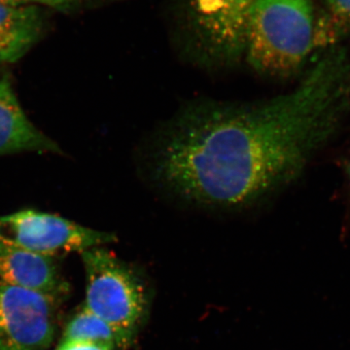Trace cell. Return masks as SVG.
I'll use <instances>...</instances> for the list:
<instances>
[{"label": "cell", "instance_id": "5b68a950", "mask_svg": "<svg viewBox=\"0 0 350 350\" xmlns=\"http://www.w3.org/2000/svg\"><path fill=\"white\" fill-rule=\"evenodd\" d=\"M256 0H191L192 46L199 63L228 68L244 57Z\"/></svg>", "mask_w": 350, "mask_h": 350}, {"label": "cell", "instance_id": "ba28073f", "mask_svg": "<svg viewBox=\"0 0 350 350\" xmlns=\"http://www.w3.org/2000/svg\"><path fill=\"white\" fill-rule=\"evenodd\" d=\"M21 152L62 154L61 147L27 118L4 75L0 77V156Z\"/></svg>", "mask_w": 350, "mask_h": 350}, {"label": "cell", "instance_id": "6da1fadb", "mask_svg": "<svg viewBox=\"0 0 350 350\" xmlns=\"http://www.w3.org/2000/svg\"><path fill=\"white\" fill-rule=\"evenodd\" d=\"M349 66L331 49L291 93L257 103L195 101L150 140L151 183L179 202L241 211L296 178L335 131Z\"/></svg>", "mask_w": 350, "mask_h": 350}, {"label": "cell", "instance_id": "4fadbf2b", "mask_svg": "<svg viewBox=\"0 0 350 350\" xmlns=\"http://www.w3.org/2000/svg\"><path fill=\"white\" fill-rule=\"evenodd\" d=\"M79 0H27V2H36L42 5L52 7V8L64 9L72 5Z\"/></svg>", "mask_w": 350, "mask_h": 350}, {"label": "cell", "instance_id": "8fae6325", "mask_svg": "<svg viewBox=\"0 0 350 350\" xmlns=\"http://www.w3.org/2000/svg\"><path fill=\"white\" fill-rule=\"evenodd\" d=\"M350 36V0H324V11L317 18V45L334 47Z\"/></svg>", "mask_w": 350, "mask_h": 350}, {"label": "cell", "instance_id": "9a60e30c", "mask_svg": "<svg viewBox=\"0 0 350 350\" xmlns=\"http://www.w3.org/2000/svg\"><path fill=\"white\" fill-rule=\"evenodd\" d=\"M347 174H349V182H350V163L349 165V169H347Z\"/></svg>", "mask_w": 350, "mask_h": 350}, {"label": "cell", "instance_id": "7c38bea8", "mask_svg": "<svg viewBox=\"0 0 350 350\" xmlns=\"http://www.w3.org/2000/svg\"><path fill=\"white\" fill-rule=\"evenodd\" d=\"M57 350H118L111 345L86 342V340H62Z\"/></svg>", "mask_w": 350, "mask_h": 350}, {"label": "cell", "instance_id": "277c9868", "mask_svg": "<svg viewBox=\"0 0 350 350\" xmlns=\"http://www.w3.org/2000/svg\"><path fill=\"white\" fill-rule=\"evenodd\" d=\"M111 232L96 231L34 209L0 216V243L54 258L115 243Z\"/></svg>", "mask_w": 350, "mask_h": 350}, {"label": "cell", "instance_id": "3957f363", "mask_svg": "<svg viewBox=\"0 0 350 350\" xmlns=\"http://www.w3.org/2000/svg\"><path fill=\"white\" fill-rule=\"evenodd\" d=\"M86 273L85 308L115 329L129 347L147 310V294L130 267L105 246L81 253Z\"/></svg>", "mask_w": 350, "mask_h": 350}, {"label": "cell", "instance_id": "8992f818", "mask_svg": "<svg viewBox=\"0 0 350 350\" xmlns=\"http://www.w3.org/2000/svg\"><path fill=\"white\" fill-rule=\"evenodd\" d=\"M59 301L21 288L0 286V350H45L57 333Z\"/></svg>", "mask_w": 350, "mask_h": 350}, {"label": "cell", "instance_id": "7a4b0ae2", "mask_svg": "<svg viewBox=\"0 0 350 350\" xmlns=\"http://www.w3.org/2000/svg\"><path fill=\"white\" fill-rule=\"evenodd\" d=\"M317 50L312 0H256L251 11L244 59L258 75L288 78Z\"/></svg>", "mask_w": 350, "mask_h": 350}, {"label": "cell", "instance_id": "52a82bcc", "mask_svg": "<svg viewBox=\"0 0 350 350\" xmlns=\"http://www.w3.org/2000/svg\"><path fill=\"white\" fill-rule=\"evenodd\" d=\"M0 286L21 288L61 303L69 292L54 258L0 243Z\"/></svg>", "mask_w": 350, "mask_h": 350}, {"label": "cell", "instance_id": "5bb4252c", "mask_svg": "<svg viewBox=\"0 0 350 350\" xmlns=\"http://www.w3.org/2000/svg\"><path fill=\"white\" fill-rule=\"evenodd\" d=\"M0 1L10 2V3H27V0H0Z\"/></svg>", "mask_w": 350, "mask_h": 350}, {"label": "cell", "instance_id": "30bf717a", "mask_svg": "<svg viewBox=\"0 0 350 350\" xmlns=\"http://www.w3.org/2000/svg\"><path fill=\"white\" fill-rule=\"evenodd\" d=\"M62 340L98 342L111 345L118 350H125L130 347L118 332L85 306L69 319Z\"/></svg>", "mask_w": 350, "mask_h": 350}, {"label": "cell", "instance_id": "9c48e42d", "mask_svg": "<svg viewBox=\"0 0 350 350\" xmlns=\"http://www.w3.org/2000/svg\"><path fill=\"white\" fill-rule=\"evenodd\" d=\"M42 25L36 7L0 1V64L24 57L38 40Z\"/></svg>", "mask_w": 350, "mask_h": 350}]
</instances>
